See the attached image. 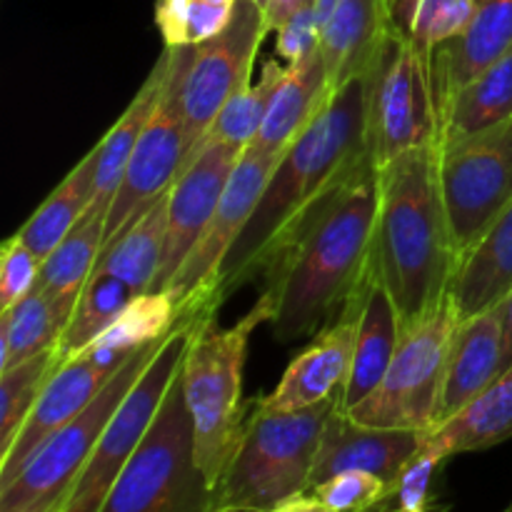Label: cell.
I'll use <instances>...</instances> for the list:
<instances>
[{"label": "cell", "instance_id": "19", "mask_svg": "<svg viewBox=\"0 0 512 512\" xmlns=\"http://www.w3.org/2000/svg\"><path fill=\"white\" fill-rule=\"evenodd\" d=\"M512 50V0H475L463 33L430 55L438 118L445 103Z\"/></svg>", "mask_w": 512, "mask_h": 512}, {"label": "cell", "instance_id": "13", "mask_svg": "<svg viewBox=\"0 0 512 512\" xmlns=\"http://www.w3.org/2000/svg\"><path fill=\"white\" fill-rule=\"evenodd\" d=\"M268 33L263 10L253 0H238L228 28L195 45L183 85V170L195 160L228 100L253 83L255 60Z\"/></svg>", "mask_w": 512, "mask_h": 512}, {"label": "cell", "instance_id": "20", "mask_svg": "<svg viewBox=\"0 0 512 512\" xmlns=\"http://www.w3.org/2000/svg\"><path fill=\"white\" fill-rule=\"evenodd\" d=\"M505 370V328L503 310L493 308L475 318L460 320L450 343L445 365L443 393L438 403L435 428L468 408L495 378Z\"/></svg>", "mask_w": 512, "mask_h": 512}, {"label": "cell", "instance_id": "9", "mask_svg": "<svg viewBox=\"0 0 512 512\" xmlns=\"http://www.w3.org/2000/svg\"><path fill=\"white\" fill-rule=\"evenodd\" d=\"M460 320L448 295L428 318L403 330L385 378L368 398L345 413L370 428L433 433L450 343Z\"/></svg>", "mask_w": 512, "mask_h": 512}, {"label": "cell", "instance_id": "28", "mask_svg": "<svg viewBox=\"0 0 512 512\" xmlns=\"http://www.w3.org/2000/svg\"><path fill=\"white\" fill-rule=\"evenodd\" d=\"M168 193L155 200L153 205H148L123 230V235L100 253L95 273H108L113 278L123 280L135 295H145L153 290L165 248Z\"/></svg>", "mask_w": 512, "mask_h": 512}, {"label": "cell", "instance_id": "32", "mask_svg": "<svg viewBox=\"0 0 512 512\" xmlns=\"http://www.w3.org/2000/svg\"><path fill=\"white\" fill-rule=\"evenodd\" d=\"M65 323L35 285L20 303L0 313V373L58 345Z\"/></svg>", "mask_w": 512, "mask_h": 512}, {"label": "cell", "instance_id": "40", "mask_svg": "<svg viewBox=\"0 0 512 512\" xmlns=\"http://www.w3.org/2000/svg\"><path fill=\"white\" fill-rule=\"evenodd\" d=\"M278 33V55L288 65L300 63L303 58H308L313 50L320 48V30L315 23V10L313 3H308L305 8H300L283 28L275 30Z\"/></svg>", "mask_w": 512, "mask_h": 512}, {"label": "cell", "instance_id": "22", "mask_svg": "<svg viewBox=\"0 0 512 512\" xmlns=\"http://www.w3.org/2000/svg\"><path fill=\"white\" fill-rule=\"evenodd\" d=\"M400 335H403V325H400V315L393 298L368 273L358 290L355 358L348 383H345L343 393H340V408L350 410L378 388L380 380L388 373L390 363H393Z\"/></svg>", "mask_w": 512, "mask_h": 512}, {"label": "cell", "instance_id": "25", "mask_svg": "<svg viewBox=\"0 0 512 512\" xmlns=\"http://www.w3.org/2000/svg\"><path fill=\"white\" fill-rule=\"evenodd\" d=\"M105 218H108V210L95 203L90 205L88 213L65 235L63 243L55 245L53 253L40 265L35 285L48 295L55 313L65 325L73 318L75 305H78L88 280L93 278L95 265L103 253Z\"/></svg>", "mask_w": 512, "mask_h": 512}, {"label": "cell", "instance_id": "39", "mask_svg": "<svg viewBox=\"0 0 512 512\" xmlns=\"http://www.w3.org/2000/svg\"><path fill=\"white\" fill-rule=\"evenodd\" d=\"M43 260L18 238H8L0 250V313L13 308L35 288Z\"/></svg>", "mask_w": 512, "mask_h": 512}, {"label": "cell", "instance_id": "31", "mask_svg": "<svg viewBox=\"0 0 512 512\" xmlns=\"http://www.w3.org/2000/svg\"><path fill=\"white\" fill-rule=\"evenodd\" d=\"M178 320V305L168 290L138 295L123 310V315L83 353H88L100 368L115 373L135 350L163 340L178 325Z\"/></svg>", "mask_w": 512, "mask_h": 512}, {"label": "cell", "instance_id": "21", "mask_svg": "<svg viewBox=\"0 0 512 512\" xmlns=\"http://www.w3.org/2000/svg\"><path fill=\"white\" fill-rule=\"evenodd\" d=\"M390 25V0H338L320 33V55L333 93L348 80L368 75Z\"/></svg>", "mask_w": 512, "mask_h": 512}, {"label": "cell", "instance_id": "1", "mask_svg": "<svg viewBox=\"0 0 512 512\" xmlns=\"http://www.w3.org/2000/svg\"><path fill=\"white\" fill-rule=\"evenodd\" d=\"M378 190V165L368 153L270 255L260 278L280 343L315 338L355 298L368 275Z\"/></svg>", "mask_w": 512, "mask_h": 512}, {"label": "cell", "instance_id": "43", "mask_svg": "<svg viewBox=\"0 0 512 512\" xmlns=\"http://www.w3.org/2000/svg\"><path fill=\"white\" fill-rule=\"evenodd\" d=\"M260 10H263L265 25H268L270 33H275L278 28H283L300 8H305L313 0H253Z\"/></svg>", "mask_w": 512, "mask_h": 512}, {"label": "cell", "instance_id": "10", "mask_svg": "<svg viewBox=\"0 0 512 512\" xmlns=\"http://www.w3.org/2000/svg\"><path fill=\"white\" fill-rule=\"evenodd\" d=\"M200 318L203 315L180 318L178 325L165 335L145 373L140 375L128 398L120 403V408L110 418L108 428L100 435L93 455L85 463L68 503L63 505L60 512H100V508H103L115 480L120 478V473L130 463L138 445L143 443L145 433H148L155 415H158L160 403L168 395L175 375L183 368L190 338H193V330Z\"/></svg>", "mask_w": 512, "mask_h": 512}, {"label": "cell", "instance_id": "47", "mask_svg": "<svg viewBox=\"0 0 512 512\" xmlns=\"http://www.w3.org/2000/svg\"><path fill=\"white\" fill-rule=\"evenodd\" d=\"M378 512H400L398 508H385V510H378Z\"/></svg>", "mask_w": 512, "mask_h": 512}, {"label": "cell", "instance_id": "44", "mask_svg": "<svg viewBox=\"0 0 512 512\" xmlns=\"http://www.w3.org/2000/svg\"><path fill=\"white\" fill-rule=\"evenodd\" d=\"M268 512H335V510L328 508L325 503H320L313 493H303V495H295V498L285 500V503L275 505V508Z\"/></svg>", "mask_w": 512, "mask_h": 512}, {"label": "cell", "instance_id": "35", "mask_svg": "<svg viewBox=\"0 0 512 512\" xmlns=\"http://www.w3.org/2000/svg\"><path fill=\"white\" fill-rule=\"evenodd\" d=\"M58 345L35 358L10 365L0 373V458L10 450L15 435L38 403L50 375L60 368Z\"/></svg>", "mask_w": 512, "mask_h": 512}, {"label": "cell", "instance_id": "38", "mask_svg": "<svg viewBox=\"0 0 512 512\" xmlns=\"http://www.w3.org/2000/svg\"><path fill=\"white\" fill-rule=\"evenodd\" d=\"M445 460H450L448 455L435 443L425 440L420 453L410 460L408 468L395 483L390 505L400 512H443L438 505H430V485H433L435 473Z\"/></svg>", "mask_w": 512, "mask_h": 512}, {"label": "cell", "instance_id": "48", "mask_svg": "<svg viewBox=\"0 0 512 512\" xmlns=\"http://www.w3.org/2000/svg\"><path fill=\"white\" fill-rule=\"evenodd\" d=\"M223 512H253V510H223Z\"/></svg>", "mask_w": 512, "mask_h": 512}, {"label": "cell", "instance_id": "4", "mask_svg": "<svg viewBox=\"0 0 512 512\" xmlns=\"http://www.w3.org/2000/svg\"><path fill=\"white\" fill-rule=\"evenodd\" d=\"M270 318L273 305L265 295L230 328H220L215 313L203 315L185 353L183 385L193 418L195 460L213 490L238 450L253 405L243 400L250 335L260 323H270Z\"/></svg>", "mask_w": 512, "mask_h": 512}, {"label": "cell", "instance_id": "3", "mask_svg": "<svg viewBox=\"0 0 512 512\" xmlns=\"http://www.w3.org/2000/svg\"><path fill=\"white\" fill-rule=\"evenodd\" d=\"M378 213L368 273L398 308L403 330L428 318L450 293L458 253L438 180V150H410L378 168Z\"/></svg>", "mask_w": 512, "mask_h": 512}, {"label": "cell", "instance_id": "17", "mask_svg": "<svg viewBox=\"0 0 512 512\" xmlns=\"http://www.w3.org/2000/svg\"><path fill=\"white\" fill-rule=\"evenodd\" d=\"M358 338V293L350 300L345 313L320 330L308 348L288 365L280 383L265 398H258L265 410L293 413L313 408L323 400L338 398L350 378Z\"/></svg>", "mask_w": 512, "mask_h": 512}, {"label": "cell", "instance_id": "14", "mask_svg": "<svg viewBox=\"0 0 512 512\" xmlns=\"http://www.w3.org/2000/svg\"><path fill=\"white\" fill-rule=\"evenodd\" d=\"M280 158L250 153V150L240 155L208 228L203 230L178 273L163 288L173 295L180 318L215 313L218 305L223 303L220 300V270H223L235 240L248 225Z\"/></svg>", "mask_w": 512, "mask_h": 512}, {"label": "cell", "instance_id": "37", "mask_svg": "<svg viewBox=\"0 0 512 512\" xmlns=\"http://www.w3.org/2000/svg\"><path fill=\"white\" fill-rule=\"evenodd\" d=\"M310 493L335 512H378L393 508V488L383 478L363 470H348L325 480Z\"/></svg>", "mask_w": 512, "mask_h": 512}, {"label": "cell", "instance_id": "46", "mask_svg": "<svg viewBox=\"0 0 512 512\" xmlns=\"http://www.w3.org/2000/svg\"><path fill=\"white\" fill-rule=\"evenodd\" d=\"M213 3H223V5H235L238 0H213Z\"/></svg>", "mask_w": 512, "mask_h": 512}, {"label": "cell", "instance_id": "2", "mask_svg": "<svg viewBox=\"0 0 512 512\" xmlns=\"http://www.w3.org/2000/svg\"><path fill=\"white\" fill-rule=\"evenodd\" d=\"M368 155V85L348 80L293 140L220 270V300L260 278L285 235Z\"/></svg>", "mask_w": 512, "mask_h": 512}, {"label": "cell", "instance_id": "5", "mask_svg": "<svg viewBox=\"0 0 512 512\" xmlns=\"http://www.w3.org/2000/svg\"><path fill=\"white\" fill-rule=\"evenodd\" d=\"M338 403L340 395L313 408L275 413L253 400L238 450L213 490L215 512H268L310 493L323 428Z\"/></svg>", "mask_w": 512, "mask_h": 512}, {"label": "cell", "instance_id": "18", "mask_svg": "<svg viewBox=\"0 0 512 512\" xmlns=\"http://www.w3.org/2000/svg\"><path fill=\"white\" fill-rule=\"evenodd\" d=\"M110 370L100 368L88 353H78L63 360L60 368L50 375L40 393L38 403L30 410L28 420L23 423L20 433L15 435L8 453L0 458V488L8 485L20 473L30 455L45 443L63 425H68L80 410L90 405V400L100 393L110 380Z\"/></svg>", "mask_w": 512, "mask_h": 512}, {"label": "cell", "instance_id": "36", "mask_svg": "<svg viewBox=\"0 0 512 512\" xmlns=\"http://www.w3.org/2000/svg\"><path fill=\"white\" fill-rule=\"evenodd\" d=\"M473 10L475 0H390L393 23L428 58L463 33Z\"/></svg>", "mask_w": 512, "mask_h": 512}, {"label": "cell", "instance_id": "11", "mask_svg": "<svg viewBox=\"0 0 512 512\" xmlns=\"http://www.w3.org/2000/svg\"><path fill=\"white\" fill-rule=\"evenodd\" d=\"M435 150L440 195L460 260L512 205V120Z\"/></svg>", "mask_w": 512, "mask_h": 512}, {"label": "cell", "instance_id": "27", "mask_svg": "<svg viewBox=\"0 0 512 512\" xmlns=\"http://www.w3.org/2000/svg\"><path fill=\"white\" fill-rule=\"evenodd\" d=\"M512 438V365L505 368L468 408L428 433L448 458L490 450Z\"/></svg>", "mask_w": 512, "mask_h": 512}, {"label": "cell", "instance_id": "8", "mask_svg": "<svg viewBox=\"0 0 512 512\" xmlns=\"http://www.w3.org/2000/svg\"><path fill=\"white\" fill-rule=\"evenodd\" d=\"M368 85V153L378 168L410 150L438 145V100L430 58L390 25L365 75Z\"/></svg>", "mask_w": 512, "mask_h": 512}, {"label": "cell", "instance_id": "15", "mask_svg": "<svg viewBox=\"0 0 512 512\" xmlns=\"http://www.w3.org/2000/svg\"><path fill=\"white\" fill-rule=\"evenodd\" d=\"M243 150L220 140H205L193 163L178 175L168 193V228L160 260L158 278L150 293H158L170 283L183 260L208 228L215 208L225 193L230 175L238 165Z\"/></svg>", "mask_w": 512, "mask_h": 512}, {"label": "cell", "instance_id": "34", "mask_svg": "<svg viewBox=\"0 0 512 512\" xmlns=\"http://www.w3.org/2000/svg\"><path fill=\"white\" fill-rule=\"evenodd\" d=\"M285 73H288V63H280L278 58L265 60L260 80L250 83L248 88H243L228 100L205 140H220V143H228L245 153V148L253 143L258 130L263 128L265 115H268L270 103H273Z\"/></svg>", "mask_w": 512, "mask_h": 512}, {"label": "cell", "instance_id": "26", "mask_svg": "<svg viewBox=\"0 0 512 512\" xmlns=\"http://www.w3.org/2000/svg\"><path fill=\"white\" fill-rule=\"evenodd\" d=\"M165 75H168V50H163V55L155 60L153 70L143 80L135 98L125 108V113L115 120V125L105 133V138L95 145L98 165H95L93 203L100 205V208L110 210V203H113L115 193H118L120 183L125 178L130 158H133L135 145H138L145 125H148L150 115L155 113V105H158L160 95H163Z\"/></svg>", "mask_w": 512, "mask_h": 512}, {"label": "cell", "instance_id": "16", "mask_svg": "<svg viewBox=\"0 0 512 512\" xmlns=\"http://www.w3.org/2000/svg\"><path fill=\"white\" fill-rule=\"evenodd\" d=\"M425 440H428V433H420V430L370 428V425L355 423L338 403L323 428L310 490L348 470L373 473L383 478L390 488H395L398 478L408 468L410 460L420 453Z\"/></svg>", "mask_w": 512, "mask_h": 512}, {"label": "cell", "instance_id": "33", "mask_svg": "<svg viewBox=\"0 0 512 512\" xmlns=\"http://www.w3.org/2000/svg\"><path fill=\"white\" fill-rule=\"evenodd\" d=\"M133 298H138V295L123 280L108 273H93L78 305H75L73 318L65 325L58 340L60 360L73 358V355L83 353L88 345H93L123 315V310L133 303Z\"/></svg>", "mask_w": 512, "mask_h": 512}, {"label": "cell", "instance_id": "12", "mask_svg": "<svg viewBox=\"0 0 512 512\" xmlns=\"http://www.w3.org/2000/svg\"><path fill=\"white\" fill-rule=\"evenodd\" d=\"M165 50H168V75H165L163 95L135 145L123 183L110 203L108 218H105L103 250L115 243L148 205L163 198L173 188L178 175L183 173V85L190 63H193L195 45H175V48Z\"/></svg>", "mask_w": 512, "mask_h": 512}, {"label": "cell", "instance_id": "49", "mask_svg": "<svg viewBox=\"0 0 512 512\" xmlns=\"http://www.w3.org/2000/svg\"><path fill=\"white\" fill-rule=\"evenodd\" d=\"M503 512H512V500H510V505H508V508H505Z\"/></svg>", "mask_w": 512, "mask_h": 512}, {"label": "cell", "instance_id": "7", "mask_svg": "<svg viewBox=\"0 0 512 512\" xmlns=\"http://www.w3.org/2000/svg\"><path fill=\"white\" fill-rule=\"evenodd\" d=\"M160 343L135 350L68 425L50 435L20 468V473L0 488V512H60L68 503L85 463L93 455L100 435L120 408L133 385L158 353Z\"/></svg>", "mask_w": 512, "mask_h": 512}, {"label": "cell", "instance_id": "24", "mask_svg": "<svg viewBox=\"0 0 512 512\" xmlns=\"http://www.w3.org/2000/svg\"><path fill=\"white\" fill-rule=\"evenodd\" d=\"M512 290V205L458 260L450 298L460 318L498 308Z\"/></svg>", "mask_w": 512, "mask_h": 512}, {"label": "cell", "instance_id": "29", "mask_svg": "<svg viewBox=\"0 0 512 512\" xmlns=\"http://www.w3.org/2000/svg\"><path fill=\"white\" fill-rule=\"evenodd\" d=\"M508 120H512V50L445 103L440 113L438 145L483 133Z\"/></svg>", "mask_w": 512, "mask_h": 512}, {"label": "cell", "instance_id": "23", "mask_svg": "<svg viewBox=\"0 0 512 512\" xmlns=\"http://www.w3.org/2000/svg\"><path fill=\"white\" fill-rule=\"evenodd\" d=\"M330 95L333 90H330L328 70L318 48L300 63L288 65V73L270 103L263 128L245 150L280 158L293 145V140L313 123L315 115L325 108Z\"/></svg>", "mask_w": 512, "mask_h": 512}, {"label": "cell", "instance_id": "42", "mask_svg": "<svg viewBox=\"0 0 512 512\" xmlns=\"http://www.w3.org/2000/svg\"><path fill=\"white\" fill-rule=\"evenodd\" d=\"M190 5L193 0H158L155 3V25L163 35L165 48L188 45L185 43V23H188Z\"/></svg>", "mask_w": 512, "mask_h": 512}, {"label": "cell", "instance_id": "30", "mask_svg": "<svg viewBox=\"0 0 512 512\" xmlns=\"http://www.w3.org/2000/svg\"><path fill=\"white\" fill-rule=\"evenodd\" d=\"M95 165H98V153L93 148L15 233L40 260L48 258L55 245L63 243L65 235L78 225V220L93 205Z\"/></svg>", "mask_w": 512, "mask_h": 512}, {"label": "cell", "instance_id": "45", "mask_svg": "<svg viewBox=\"0 0 512 512\" xmlns=\"http://www.w3.org/2000/svg\"><path fill=\"white\" fill-rule=\"evenodd\" d=\"M500 310H503V328H505V368L512 365V290L508 298L500 303Z\"/></svg>", "mask_w": 512, "mask_h": 512}, {"label": "cell", "instance_id": "6", "mask_svg": "<svg viewBox=\"0 0 512 512\" xmlns=\"http://www.w3.org/2000/svg\"><path fill=\"white\" fill-rule=\"evenodd\" d=\"M100 512H215L213 488L195 460L183 368Z\"/></svg>", "mask_w": 512, "mask_h": 512}, {"label": "cell", "instance_id": "41", "mask_svg": "<svg viewBox=\"0 0 512 512\" xmlns=\"http://www.w3.org/2000/svg\"><path fill=\"white\" fill-rule=\"evenodd\" d=\"M233 8L235 5L213 3V0H193L188 23H185V43L200 45L223 33L228 28L230 18H233Z\"/></svg>", "mask_w": 512, "mask_h": 512}]
</instances>
